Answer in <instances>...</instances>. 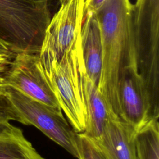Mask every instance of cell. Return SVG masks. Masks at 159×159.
<instances>
[{
    "instance_id": "14",
    "label": "cell",
    "mask_w": 159,
    "mask_h": 159,
    "mask_svg": "<svg viewBox=\"0 0 159 159\" xmlns=\"http://www.w3.org/2000/svg\"><path fill=\"white\" fill-rule=\"evenodd\" d=\"M76 143L79 159H107L94 140L83 133H76Z\"/></svg>"
},
{
    "instance_id": "18",
    "label": "cell",
    "mask_w": 159,
    "mask_h": 159,
    "mask_svg": "<svg viewBox=\"0 0 159 159\" xmlns=\"http://www.w3.org/2000/svg\"><path fill=\"white\" fill-rule=\"evenodd\" d=\"M17 54L14 53L9 47L0 39V58L12 61Z\"/></svg>"
},
{
    "instance_id": "16",
    "label": "cell",
    "mask_w": 159,
    "mask_h": 159,
    "mask_svg": "<svg viewBox=\"0 0 159 159\" xmlns=\"http://www.w3.org/2000/svg\"><path fill=\"white\" fill-rule=\"evenodd\" d=\"M106 1V0H84L83 16L88 13H95Z\"/></svg>"
},
{
    "instance_id": "2",
    "label": "cell",
    "mask_w": 159,
    "mask_h": 159,
    "mask_svg": "<svg viewBox=\"0 0 159 159\" xmlns=\"http://www.w3.org/2000/svg\"><path fill=\"white\" fill-rule=\"evenodd\" d=\"M137 69L148 96L150 116L159 117V0H137L130 12Z\"/></svg>"
},
{
    "instance_id": "15",
    "label": "cell",
    "mask_w": 159,
    "mask_h": 159,
    "mask_svg": "<svg viewBox=\"0 0 159 159\" xmlns=\"http://www.w3.org/2000/svg\"><path fill=\"white\" fill-rule=\"evenodd\" d=\"M11 120L22 123V120L17 111L9 99L7 94L0 95V134L10 127Z\"/></svg>"
},
{
    "instance_id": "12",
    "label": "cell",
    "mask_w": 159,
    "mask_h": 159,
    "mask_svg": "<svg viewBox=\"0 0 159 159\" xmlns=\"http://www.w3.org/2000/svg\"><path fill=\"white\" fill-rule=\"evenodd\" d=\"M0 159H45L12 124L0 134Z\"/></svg>"
},
{
    "instance_id": "6",
    "label": "cell",
    "mask_w": 159,
    "mask_h": 159,
    "mask_svg": "<svg viewBox=\"0 0 159 159\" xmlns=\"http://www.w3.org/2000/svg\"><path fill=\"white\" fill-rule=\"evenodd\" d=\"M60 7L51 18L42 43L40 60L47 77L53 61H58L72 46L81 27L84 0H60Z\"/></svg>"
},
{
    "instance_id": "17",
    "label": "cell",
    "mask_w": 159,
    "mask_h": 159,
    "mask_svg": "<svg viewBox=\"0 0 159 159\" xmlns=\"http://www.w3.org/2000/svg\"><path fill=\"white\" fill-rule=\"evenodd\" d=\"M11 61L0 58V95L6 94L7 86L4 83V73Z\"/></svg>"
},
{
    "instance_id": "11",
    "label": "cell",
    "mask_w": 159,
    "mask_h": 159,
    "mask_svg": "<svg viewBox=\"0 0 159 159\" xmlns=\"http://www.w3.org/2000/svg\"><path fill=\"white\" fill-rule=\"evenodd\" d=\"M81 81L86 111V127L83 134L91 139H96L101 135L107 119L113 112L98 87L88 79L84 69Z\"/></svg>"
},
{
    "instance_id": "9",
    "label": "cell",
    "mask_w": 159,
    "mask_h": 159,
    "mask_svg": "<svg viewBox=\"0 0 159 159\" xmlns=\"http://www.w3.org/2000/svg\"><path fill=\"white\" fill-rule=\"evenodd\" d=\"M136 130L114 113L111 114L101 135L92 139L107 159H138Z\"/></svg>"
},
{
    "instance_id": "5",
    "label": "cell",
    "mask_w": 159,
    "mask_h": 159,
    "mask_svg": "<svg viewBox=\"0 0 159 159\" xmlns=\"http://www.w3.org/2000/svg\"><path fill=\"white\" fill-rule=\"evenodd\" d=\"M6 94L20 116L22 124L34 125L79 159L76 133L71 129L61 111L34 99L12 87L7 86Z\"/></svg>"
},
{
    "instance_id": "13",
    "label": "cell",
    "mask_w": 159,
    "mask_h": 159,
    "mask_svg": "<svg viewBox=\"0 0 159 159\" xmlns=\"http://www.w3.org/2000/svg\"><path fill=\"white\" fill-rule=\"evenodd\" d=\"M138 159H159L158 119H153L140 128L135 134Z\"/></svg>"
},
{
    "instance_id": "10",
    "label": "cell",
    "mask_w": 159,
    "mask_h": 159,
    "mask_svg": "<svg viewBox=\"0 0 159 159\" xmlns=\"http://www.w3.org/2000/svg\"><path fill=\"white\" fill-rule=\"evenodd\" d=\"M81 58L88 79L99 86L102 67V49L100 28L96 13L83 17L80 29Z\"/></svg>"
},
{
    "instance_id": "7",
    "label": "cell",
    "mask_w": 159,
    "mask_h": 159,
    "mask_svg": "<svg viewBox=\"0 0 159 159\" xmlns=\"http://www.w3.org/2000/svg\"><path fill=\"white\" fill-rule=\"evenodd\" d=\"M6 86L61 111L52 84L42 67L39 55L17 53L4 73Z\"/></svg>"
},
{
    "instance_id": "8",
    "label": "cell",
    "mask_w": 159,
    "mask_h": 159,
    "mask_svg": "<svg viewBox=\"0 0 159 159\" xmlns=\"http://www.w3.org/2000/svg\"><path fill=\"white\" fill-rule=\"evenodd\" d=\"M117 96L120 117L136 132L152 119L147 92L135 65L121 71L117 82Z\"/></svg>"
},
{
    "instance_id": "4",
    "label": "cell",
    "mask_w": 159,
    "mask_h": 159,
    "mask_svg": "<svg viewBox=\"0 0 159 159\" xmlns=\"http://www.w3.org/2000/svg\"><path fill=\"white\" fill-rule=\"evenodd\" d=\"M80 29L70 48L58 61L52 63L47 75L61 109L65 112L70 125L76 133L84 132L86 120L81 81L83 65Z\"/></svg>"
},
{
    "instance_id": "1",
    "label": "cell",
    "mask_w": 159,
    "mask_h": 159,
    "mask_svg": "<svg viewBox=\"0 0 159 159\" xmlns=\"http://www.w3.org/2000/svg\"><path fill=\"white\" fill-rule=\"evenodd\" d=\"M132 6L130 0H106L95 12L102 49V67L98 88L111 111L119 117V76L123 69L136 66L130 30Z\"/></svg>"
},
{
    "instance_id": "3",
    "label": "cell",
    "mask_w": 159,
    "mask_h": 159,
    "mask_svg": "<svg viewBox=\"0 0 159 159\" xmlns=\"http://www.w3.org/2000/svg\"><path fill=\"white\" fill-rule=\"evenodd\" d=\"M50 20L48 0H0V39L16 54L39 55Z\"/></svg>"
}]
</instances>
